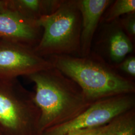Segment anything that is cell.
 <instances>
[{
	"label": "cell",
	"mask_w": 135,
	"mask_h": 135,
	"mask_svg": "<svg viewBox=\"0 0 135 135\" xmlns=\"http://www.w3.org/2000/svg\"><path fill=\"white\" fill-rule=\"evenodd\" d=\"M112 0H78L82 18L80 38V56L89 55L93 40L102 17Z\"/></svg>",
	"instance_id": "cell-9"
},
{
	"label": "cell",
	"mask_w": 135,
	"mask_h": 135,
	"mask_svg": "<svg viewBox=\"0 0 135 135\" xmlns=\"http://www.w3.org/2000/svg\"><path fill=\"white\" fill-rule=\"evenodd\" d=\"M27 78L35 84L34 101L41 113L40 134L74 119L93 103L76 82L56 68Z\"/></svg>",
	"instance_id": "cell-1"
},
{
	"label": "cell",
	"mask_w": 135,
	"mask_h": 135,
	"mask_svg": "<svg viewBox=\"0 0 135 135\" xmlns=\"http://www.w3.org/2000/svg\"><path fill=\"white\" fill-rule=\"evenodd\" d=\"M43 32L38 21L23 17L14 12L0 14V38L35 47Z\"/></svg>",
	"instance_id": "cell-7"
},
{
	"label": "cell",
	"mask_w": 135,
	"mask_h": 135,
	"mask_svg": "<svg viewBox=\"0 0 135 135\" xmlns=\"http://www.w3.org/2000/svg\"><path fill=\"white\" fill-rule=\"evenodd\" d=\"M43 32L35 52L47 58L55 55L80 56L82 18L78 0H62L58 9L38 21Z\"/></svg>",
	"instance_id": "cell-3"
},
{
	"label": "cell",
	"mask_w": 135,
	"mask_h": 135,
	"mask_svg": "<svg viewBox=\"0 0 135 135\" xmlns=\"http://www.w3.org/2000/svg\"><path fill=\"white\" fill-rule=\"evenodd\" d=\"M115 68L119 71H121L127 75V77L133 81L135 78V57L128 56Z\"/></svg>",
	"instance_id": "cell-15"
},
{
	"label": "cell",
	"mask_w": 135,
	"mask_h": 135,
	"mask_svg": "<svg viewBox=\"0 0 135 135\" xmlns=\"http://www.w3.org/2000/svg\"><path fill=\"white\" fill-rule=\"evenodd\" d=\"M34 92L18 79L0 80V135H40Z\"/></svg>",
	"instance_id": "cell-4"
},
{
	"label": "cell",
	"mask_w": 135,
	"mask_h": 135,
	"mask_svg": "<svg viewBox=\"0 0 135 135\" xmlns=\"http://www.w3.org/2000/svg\"><path fill=\"white\" fill-rule=\"evenodd\" d=\"M118 117L105 125L79 131L68 135H110L116 126Z\"/></svg>",
	"instance_id": "cell-14"
},
{
	"label": "cell",
	"mask_w": 135,
	"mask_h": 135,
	"mask_svg": "<svg viewBox=\"0 0 135 135\" xmlns=\"http://www.w3.org/2000/svg\"><path fill=\"white\" fill-rule=\"evenodd\" d=\"M47 59L53 67L76 82L92 103L117 95L135 94L134 81L92 51L84 57L55 55Z\"/></svg>",
	"instance_id": "cell-2"
},
{
	"label": "cell",
	"mask_w": 135,
	"mask_h": 135,
	"mask_svg": "<svg viewBox=\"0 0 135 135\" xmlns=\"http://www.w3.org/2000/svg\"><path fill=\"white\" fill-rule=\"evenodd\" d=\"M118 20L123 30L134 43L135 40V12L124 15Z\"/></svg>",
	"instance_id": "cell-13"
},
{
	"label": "cell",
	"mask_w": 135,
	"mask_h": 135,
	"mask_svg": "<svg viewBox=\"0 0 135 135\" xmlns=\"http://www.w3.org/2000/svg\"><path fill=\"white\" fill-rule=\"evenodd\" d=\"M10 11L7 5V0H0V14L5 13Z\"/></svg>",
	"instance_id": "cell-16"
},
{
	"label": "cell",
	"mask_w": 135,
	"mask_h": 135,
	"mask_svg": "<svg viewBox=\"0 0 135 135\" xmlns=\"http://www.w3.org/2000/svg\"><path fill=\"white\" fill-rule=\"evenodd\" d=\"M62 2V0H7L10 11L35 21L53 14Z\"/></svg>",
	"instance_id": "cell-10"
},
{
	"label": "cell",
	"mask_w": 135,
	"mask_h": 135,
	"mask_svg": "<svg viewBox=\"0 0 135 135\" xmlns=\"http://www.w3.org/2000/svg\"><path fill=\"white\" fill-rule=\"evenodd\" d=\"M53 67L33 48L0 38V80L27 77Z\"/></svg>",
	"instance_id": "cell-6"
},
{
	"label": "cell",
	"mask_w": 135,
	"mask_h": 135,
	"mask_svg": "<svg viewBox=\"0 0 135 135\" xmlns=\"http://www.w3.org/2000/svg\"><path fill=\"white\" fill-rule=\"evenodd\" d=\"M102 24L99 44L105 54L104 59L115 67L132 53L134 43L123 30L118 20Z\"/></svg>",
	"instance_id": "cell-8"
},
{
	"label": "cell",
	"mask_w": 135,
	"mask_h": 135,
	"mask_svg": "<svg viewBox=\"0 0 135 135\" xmlns=\"http://www.w3.org/2000/svg\"><path fill=\"white\" fill-rule=\"evenodd\" d=\"M110 135H135V108L118 117L116 126Z\"/></svg>",
	"instance_id": "cell-12"
},
{
	"label": "cell",
	"mask_w": 135,
	"mask_h": 135,
	"mask_svg": "<svg viewBox=\"0 0 135 135\" xmlns=\"http://www.w3.org/2000/svg\"><path fill=\"white\" fill-rule=\"evenodd\" d=\"M135 108V94L111 97L95 102L80 115L67 123L44 131L40 135H68L105 125Z\"/></svg>",
	"instance_id": "cell-5"
},
{
	"label": "cell",
	"mask_w": 135,
	"mask_h": 135,
	"mask_svg": "<svg viewBox=\"0 0 135 135\" xmlns=\"http://www.w3.org/2000/svg\"><path fill=\"white\" fill-rule=\"evenodd\" d=\"M133 12H135V0L113 1L103 15L101 23H110Z\"/></svg>",
	"instance_id": "cell-11"
}]
</instances>
